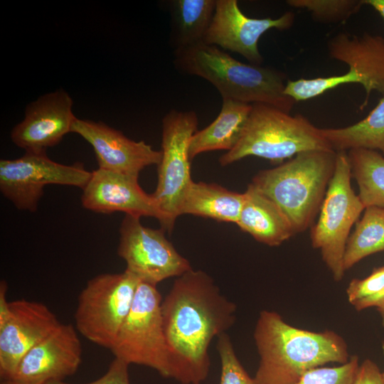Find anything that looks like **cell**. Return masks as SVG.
I'll return each mask as SVG.
<instances>
[{"mask_svg":"<svg viewBox=\"0 0 384 384\" xmlns=\"http://www.w3.org/2000/svg\"><path fill=\"white\" fill-rule=\"evenodd\" d=\"M161 309L170 378L201 384L210 371V344L233 326L236 305L207 273L191 269L176 277Z\"/></svg>","mask_w":384,"mask_h":384,"instance_id":"6da1fadb","label":"cell"},{"mask_svg":"<svg viewBox=\"0 0 384 384\" xmlns=\"http://www.w3.org/2000/svg\"><path fill=\"white\" fill-rule=\"evenodd\" d=\"M254 339L260 356L257 384H295L307 370L349 360L344 339L333 331L294 327L277 312H260Z\"/></svg>","mask_w":384,"mask_h":384,"instance_id":"7a4b0ae2","label":"cell"},{"mask_svg":"<svg viewBox=\"0 0 384 384\" xmlns=\"http://www.w3.org/2000/svg\"><path fill=\"white\" fill-rule=\"evenodd\" d=\"M174 65L181 73L208 81L222 99L268 105L289 113L296 102L284 93L283 72L242 63L215 46L202 42L176 50Z\"/></svg>","mask_w":384,"mask_h":384,"instance_id":"3957f363","label":"cell"},{"mask_svg":"<svg viewBox=\"0 0 384 384\" xmlns=\"http://www.w3.org/2000/svg\"><path fill=\"white\" fill-rule=\"evenodd\" d=\"M336 158L333 150L301 152L275 168L260 171L251 184L281 209L295 234L302 233L320 210Z\"/></svg>","mask_w":384,"mask_h":384,"instance_id":"277c9868","label":"cell"},{"mask_svg":"<svg viewBox=\"0 0 384 384\" xmlns=\"http://www.w3.org/2000/svg\"><path fill=\"white\" fill-rule=\"evenodd\" d=\"M314 150H333L321 128L302 114L291 115L257 103L252 105L238 143L220 157L219 162L226 166L255 156L279 164L299 153Z\"/></svg>","mask_w":384,"mask_h":384,"instance_id":"5b68a950","label":"cell"},{"mask_svg":"<svg viewBox=\"0 0 384 384\" xmlns=\"http://www.w3.org/2000/svg\"><path fill=\"white\" fill-rule=\"evenodd\" d=\"M139 282L127 270L90 279L78 297L75 312L77 331L90 341L110 350L132 306Z\"/></svg>","mask_w":384,"mask_h":384,"instance_id":"8992f818","label":"cell"},{"mask_svg":"<svg viewBox=\"0 0 384 384\" xmlns=\"http://www.w3.org/2000/svg\"><path fill=\"white\" fill-rule=\"evenodd\" d=\"M351 177L346 151L336 152L334 172L310 235L312 246L320 250L324 262L337 282L344 274L343 260L351 228L365 210L351 187Z\"/></svg>","mask_w":384,"mask_h":384,"instance_id":"52a82bcc","label":"cell"},{"mask_svg":"<svg viewBox=\"0 0 384 384\" xmlns=\"http://www.w3.org/2000/svg\"><path fill=\"white\" fill-rule=\"evenodd\" d=\"M161 302L156 285L139 282L132 306L110 351L129 366H146L170 378Z\"/></svg>","mask_w":384,"mask_h":384,"instance_id":"ba28073f","label":"cell"},{"mask_svg":"<svg viewBox=\"0 0 384 384\" xmlns=\"http://www.w3.org/2000/svg\"><path fill=\"white\" fill-rule=\"evenodd\" d=\"M91 175L82 163L65 165L51 160L46 152L26 151L20 158L0 161V191L18 210L35 212L46 186L83 189Z\"/></svg>","mask_w":384,"mask_h":384,"instance_id":"9c48e42d","label":"cell"},{"mask_svg":"<svg viewBox=\"0 0 384 384\" xmlns=\"http://www.w3.org/2000/svg\"><path fill=\"white\" fill-rule=\"evenodd\" d=\"M198 118L193 110H170L162 119L161 159L158 181L152 194L174 225L183 196L192 181L188 148L197 131Z\"/></svg>","mask_w":384,"mask_h":384,"instance_id":"30bf717a","label":"cell"},{"mask_svg":"<svg viewBox=\"0 0 384 384\" xmlns=\"http://www.w3.org/2000/svg\"><path fill=\"white\" fill-rule=\"evenodd\" d=\"M140 218L125 215L119 228L117 254L126 262V270L140 282L157 285L178 277L192 269L166 238L163 229L144 226Z\"/></svg>","mask_w":384,"mask_h":384,"instance_id":"8fae6325","label":"cell"},{"mask_svg":"<svg viewBox=\"0 0 384 384\" xmlns=\"http://www.w3.org/2000/svg\"><path fill=\"white\" fill-rule=\"evenodd\" d=\"M295 21V14L287 11L277 18H250L240 10L236 0H216L215 10L203 43L225 50L237 53L250 64L261 65L264 61L258 41L272 28L284 31Z\"/></svg>","mask_w":384,"mask_h":384,"instance_id":"7c38bea8","label":"cell"},{"mask_svg":"<svg viewBox=\"0 0 384 384\" xmlns=\"http://www.w3.org/2000/svg\"><path fill=\"white\" fill-rule=\"evenodd\" d=\"M82 206L98 213L124 212L136 217L156 218L164 230L171 232L174 225L161 210L153 195L139 186L138 176L126 175L98 168L82 189Z\"/></svg>","mask_w":384,"mask_h":384,"instance_id":"4fadbf2b","label":"cell"},{"mask_svg":"<svg viewBox=\"0 0 384 384\" xmlns=\"http://www.w3.org/2000/svg\"><path fill=\"white\" fill-rule=\"evenodd\" d=\"M82 346L77 329L61 324L21 359L12 376L1 384H46L63 381L78 369Z\"/></svg>","mask_w":384,"mask_h":384,"instance_id":"5bb4252c","label":"cell"},{"mask_svg":"<svg viewBox=\"0 0 384 384\" xmlns=\"http://www.w3.org/2000/svg\"><path fill=\"white\" fill-rule=\"evenodd\" d=\"M55 314L41 302H10V315L0 326V376L9 379L23 357L61 324Z\"/></svg>","mask_w":384,"mask_h":384,"instance_id":"9a60e30c","label":"cell"},{"mask_svg":"<svg viewBox=\"0 0 384 384\" xmlns=\"http://www.w3.org/2000/svg\"><path fill=\"white\" fill-rule=\"evenodd\" d=\"M73 105L63 89L41 96L27 105L23 119L13 128V143L26 151L46 152L71 132L76 119Z\"/></svg>","mask_w":384,"mask_h":384,"instance_id":"2e32d148","label":"cell"},{"mask_svg":"<svg viewBox=\"0 0 384 384\" xmlns=\"http://www.w3.org/2000/svg\"><path fill=\"white\" fill-rule=\"evenodd\" d=\"M71 132L79 134L92 146L98 168L102 169L139 176L142 169L158 165L161 159V151L144 141H134L101 122L76 117Z\"/></svg>","mask_w":384,"mask_h":384,"instance_id":"e0dca14e","label":"cell"},{"mask_svg":"<svg viewBox=\"0 0 384 384\" xmlns=\"http://www.w3.org/2000/svg\"><path fill=\"white\" fill-rule=\"evenodd\" d=\"M329 56L347 64L361 80L366 97L360 105L363 110L368 105L372 91L384 95V38L364 33L350 36L341 32L327 43Z\"/></svg>","mask_w":384,"mask_h":384,"instance_id":"ac0fdd59","label":"cell"},{"mask_svg":"<svg viewBox=\"0 0 384 384\" xmlns=\"http://www.w3.org/2000/svg\"><path fill=\"white\" fill-rule=\"evenodd\" d=\"M244 194L236 223L242 231L269 246H278L295 234L281 209L251 183Z\"/></svg>","mask_w":384,"mask_h":384,"instance_id":"d6986e66","label":"cell"},{"mask_svg":"<svg viewBox=\"0 0 384 384\" xmlns=\"http://www.w3.org/2000/svg\"><path fill=\"white\" fill-rule=\"evenodd\" d=\"M252 105L223 99L216 119L192 136L188 148L191 160L199 154L215 150H231L238 143Z\"/></svg>","mask_w":384,"mask_h":384,"instance_id":"ffe728a7","label":"cell"},{"mask_svg":"<svg viewBox=\"0 0 384 384\" xmlns=\"http://www.w3.org/2000/svg\"><path fill=\"white\" fill-rule=\"evenodd\" d=\"M245 194L215 183L191 181L183 196L179 215L191 214L237 223Z\"/></svg>","mask_w":384,"mask_h":384,"instance_id":"44dd1931","label":"cell"},{"mask_svg":"<svg viewBox=\"0 0 384 384\" xmlns=\"http://www.w3.org/2000/svg\"><path fill=\"white\" fill-rule=\"evenodd\" d=\"M171 42L174 50L203 42L212 22L216 0H173Z\"/></svg>","mask_w":384,"mask_h":384,"instance_id":"7402d4cb","label":"cell"},{"mask_svg":"<svg viewBox=\"0 0 384 384\" xmlns=\"http://www.w3.org/2000/svg\"><path fill=\"white\" fill-rule=\"evenodd\" d=\"M321 130L336 152L368 149L380 151L384 155V95L362 120L346 127Z\"/></svg>","mask_w":384,"mask_h":384,"instance_id":"603a6c76","label":"cell"},{"mask_svg":"<svg viewBox=\"0 0 384 384\" xmlns=\"http://www.w3.org/2000/svg\"><path fill=\"white\" fill-rule=\"evenodd\" d=\"M347 156L353 176L358 186V196L365 208H384V156L376 150L353 149Z\"/></svg>","mask_w":384,"mask_h":384,"instance_id":"cb8c5ba5","label":"cell"},{"mask_svg":"<svg viewBox=\"0 0 384 384\" xmlns=\"http://www.w3.org/2000/svg\"><path fill=\"white\" fill-rule=\"evenodd\" d=\"M384 251V208L369 206L348 238L343 255V268H351L364 257Z\"/></svg>","mask_w":384,"mask_h":384,"instance_id":"d4e9b609","label":"cell"},{"mask_svg":"<svg viewBox=\"0 0 384 384\" xmlns=\"http://www.w3.org/2000/svg\"><path fill=\"white\" fill-rule=\"evenodd\" d=\"M294 8L310 12L316 21L336 23L346 21L364 5L363 0H288Z\"/></svg>","mask_w":384,"mask_h":384,"instance_id":"484cf974","label":"cell"},{"mask_svg":"<svg viewBox=\"0 0 384 384\" xmlns=\"http://www.w3.org/2000/svg\"><path fill=\"white\" fill-rule=\"evenodd\" d=\"M361 82L360 77L354 71L348 70L341 75L288 80L284 93L297 102L315 97L341 85Z\"/></svg>","mask_w":384,"mask_h":384,"instance_id":"4316f807","label":"cell"},{"mask_svg":"<svg viewBox=\"0 0 384 384\" xmlns=\"http://www.w3.org/2000/svg\"><path fill=\"white\" fill-rule=\"evenodd\" d=\"M217 351L221 364L219 384H257L255 378L247 374L238 358L227 333L218 337Z\"/></svg>","mask_w":384,"mask_h":384,"instance_id":"83f0119b","label":"cell"},{"mask_svg":"<svg viewBox=\"0 0 384 384\" xmlns=\"http://www.w3.org/2000/svg\"><path fill=\"white\" fill-rule=\"evenodd\" d=\"M357 356L334 367H316L307 370L295 384H353L359 367Z\"/></svg>","mask_w":384,"mask_h":384,"instance_id":"f1b7e54d","label":"cell"},{"mask_svg":"<svg viewBox=\"0 0 384 384\" xmlns=\"http://www.w3.org/2000/svg\"><path fill=\"white\" fill-rule=\"evenodd\" d=\"M384 287V266L375 268L367 277L352 279L346 289L348 302L353 306L357 302L370 297Z\"/></svg>","mask_w":384,"mask_h":384,"instance_id":"f546056e","label":"cell"},{"mask_svg":"<svg viewBox=\"0 0 384 384\" xmlns=\"http://www.w3.org/2000/svg\"><path fill=\"white\" fill-rule=\"evenodd\" d=\"M129 365L122 360L114 358L110 364L107 372L100 378L83 384H130ZM46 384H73L63 381H51Z\"/></svg>","mask_w":384,"mask_h":384,"instance_id":"4dcf8cb0","label":"cell"},{"mask_svg":"<svg viewBox=\"0 0 384 384\" xmlns=\"http://www.w3.org/2000/svg\"><path fill=\"white\" fill-rule=\"evenodd\" d=\"M353 384H384L383 373L375 363L366 359L359 365Z\"/></svg>","mask_w":384,"mask_h":384,"instance_id":"1f68e13d","label":"cell"},{"mask_svg":"<svg viewBox=\"0 0 384 384\" xmlns=\"http://www.w3.org/2000/svg\"><path fill=\"white\" fill-rule=\"evenodd\" d=\"M7 283L3 280L0 283V326L4 325L10 315V302L6 297Z\"/></svg>","mask_w":384,"mask_h":384,"instance_id":"d6a6232c","label":"cell"},{"mask_svg":"<svg viewBox=\"0 0 384 384\" xmlns=\"http://www.w3.org/2000/svg\"><path fill=\"white\" fill-rule=\"evenodd\" d=\"M384 304V287L377 294L363 299L353 305L357 311H361L365 309L375 306H380Z\"/></svg>","mask_w":384,"mask_h":384,"instance_id":"836d02e7","label":"cell"},{"mask_svg":"<svg viewBox=\"0 0 384 384\" xmlns=\"http://www.w3.org/2000/svg\"><path fill=\"white\" fill-rule=\"evenodd\" d=\"M363 2L372 6L384 19V0H363Z\"/></svg>","mask_w":384,"mask_h":384,"instance_id":"e575fe53","label":"cell"},{"mask_svg":"<svg viewBox=\"0 0 384 384\" xmlns=\"http://www.w3.org/2000/svg\"><path fill=\"white\" fill-rule=\"evenodd\" d=\"M377 310L380 314V316L381 317V324L383 327L384 328V304L378 307Z\"/></svg>","mask_w":384,"mask_h":384,"instance_id":"d590c367","label":"cell"},{"mask_svg":"<svg viewBox=\"0 0 384 384\" xmlns=\"http://www.w3.org/2000/svg\"><path fill=\"white\" fill-rule=\"evenodd\" d=\"M382 351H383V353L384 355V341L382 342ZM383 378H384V373H383Z\"/></svg>","mask_w":384,"mask_h":384,"instance_id":"8d00e7d4","label":"cell"}]
</instances>
